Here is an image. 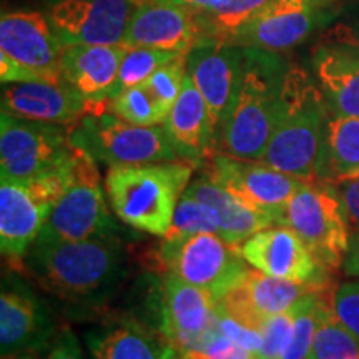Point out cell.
<instances>
[{"label":"cell","instance_id":"ac0fdd59","mask_svg":"<svg viewBox=\"0 0 359 359\" xmlns=\"http://www.w3.org/2000/svg\"><path fill=\"white\" fill-rule=\"evenodd\" d=\"M2 111L35 122L70 127L88 110V103L65 80L2 83Z\"/></svg>","mask_w":359,"mask_h":359},{"label":"cell","instance_id":"d590c367","mask_svg":"<svg viewBox=\"0 0 359 359\" xmlns=\"http://www.w3.org/2000/svg\"><path fill=\"white\" fill-rule=\"evenodd\" d=\"M191 359H257V354L246 349L236 341H233L217 331L198 351L188 353Z\"/></svg>","mask_w":359,"mask_h":359},{"label":"cell","instance_id":"e0dca14e","mask_svg":"<svg viewBox=\"0 0 359 359\" xmlns=\"http://www.w3.org/2000/svg\"><path fill=\"white\" fill-rule=\"evenodd\" d=\"M238 250L251 268L283 280L309 281L330 273L318 263L302 238L283 224L255 233Z\"/></svg>","mask_w":359,"mask_h":359},{"label":"cell","instance_id":"5bb4252c","mask_svg":"<svg viewBox=\"0 0 359 359\" xmlns=\"http://www.w3.org/2000/svg\"><path fill=\"white\" fill-rule=\"evenodd\" d=\"M143 0H55L48 19L65 45L122 43Z\"/></svg>","mask_w":359,"mask_h":359},{"label":"cell","instance_id":"f1b7e54d","mask_svg":"<svg viewBox=\"0 0 359 359\" xmlns=\"http://www.w3.org/2000/svg\"><path fill=\"white\" fill-rule=\"evenodd\" d=\"M308 359H359V339L336 320L331 302L323 309Z\"/></svg>","mask_w":359,"mask_h":359},{"label":"cell","instance_id":"f546056e","mask_svg":"<svg viewBox=\"0 0 359 359\" xmlns=\"http://www.w3.org/2000/svg\"><path fill=\"white\" fill-rule=\"evenodd\" d=\"M110 110L125 122L138 127H155L167 118L168 111L161 107L156 97L145 83L135 85L110 100Z\"/></svg>","mask_w":359,"mask_h":359},{"label":"cell","instance_id":"ab89813d","mask_svg":"<svg viewBox=\"0 0 359 359\" xmlns=\"http://www.w3.org/2000/svg\"><path fill=\"white\" fill-rule=\"evenodd\" d=\"M327 43H336L359 53V20L341 22L326 35Z\"/></svg>","mask_w":359,"mask_h":359},{"label":"cell","instance_id":"52a82bcc","mask_svg":"<svg viewBox=\"0 0 359 359\" xmlns=\"http://www.w3.org/2000/svg\"><path fill=\"white\" fill-rule=\"evenodd\" d=\"M160 266L208 291L217 303L248 273V262L238 246L215 233H198L180 241H163L158 251Z\"/></svg>","mask_w":359,"mask_h":359},{"label":"cell","instance_id":"484cf974","mask_svg":"<svg viewBox=\"0 0 359 359\" xmlns=\"http://www.w3.org/2000/svg\"><path fill=\"white\" fill-rule=\"evenodd\" d=\"M313 72L331 110L359 116V53L325 42L313 53Z\"/></svg>","mask_w":359,"mask_h":359},{"label":"cell","instance_id":"5b68a950","mask_svg":"<svg viewBox=\"0 0 359 359\" xmlns=\"http://www.w3.org/2000/svg\"><path fill=\"white\" fill-rule=\"evenodd\" d=\"M72 145L107 167L168 163L182 160L161 125L138 127L110 109H90L69 127ZM185 161V160H183Z\"/></svg>","mask_w":359,"mask_h":359},{"label":"cell","instance_id":"f35d334b","mask_svg":"<svg viewBox=\"0 0 359 359\" xmlns=\"http://www.w3.org/2000/svg\"><path fill=\"white\" fill-rule=\"evenodd\" d=\"M47 359H85L77 336L67 326L55 334V339L48 349Z\"/></svg>","mask_w":359,"mask_h":359},{"label":"cell","instance_id":"6da1fadb","mask_svg":"<svg viewBox=\"0 0 359 359\" xmlns=\"http://www.w3.org/2000/svg\"><path fill=\"white\" fill-rule=\"evenodd\" d=\"M19 268L43 291L72 304H102L127 276V251L116 235L83 241L37 238Z\"/></svg>","mask_w":359,"mask_h":359},{"label":"cell","instance_id":"ffe728a7","mask_svg":"<svg viewBox=\"0 0 359 359\" xmlns=\"http://www.w3.org/2000/svg\"><path fill=\"white\" fill-rule=\"evenodd\" d=\"M161 127L180 158L188 163L203 165L218 151L210 109L188 72L182 93Z\"/></svg>","mask_w":359,"mask_h":359},{"label":"cell","instance_id":"b9f144b4","mask_svg":"<svg viewBox=\"0 0 359 359\" xmlns=\"http://www.w3.org/2000/svg\"><path fill=\"white\" fill-rule=\"evenodd\" d=\"M2 359H47V358H43V351H40V349H25V351L7 354V356H2Z\"/></svg>","mask_w":359,"mask_h":359},{"label":"cell","instance_id":"8d00e7d4","mask_svg":"<svg viewBox=\"0 0 359 359\" xmlns=\"http://www.w3.org/2000/svg\"><path fill=\"white\" fill-rule=\"evenodd\" d=\"M217 325H218V331L223 333L228 338L236 341L238 344L245 346L250 351H253L257 354L262 348L263 338L262 333L257 330H251V327L241 325L240 321H236L235 318H231L230 314H226L222 308L217 304Z\"/></svg>","mask_w":359,"mask_h":359},{"label":"cell","instance_id":"74e56055","mask_svg":"<svg viewBox=\"0 0 359 359\" xmlns=\"http://www.w3.org/2000/svg\"><path fill=\"white\" fill-rule=\"evenodd\" d=\"M333 187L339 195L349 230L359 238V177L341 180Z\"/></svg>","mask_w":359,"mask_h":359},{"label":"cell","instance_id":"7a4b0ae2","mask_svg":"<svg viewBox=\"0 0 359 359\" xmlns=\"http://www.w3.org/2000/svg\"><path fill=\"white\" fill-rule=\"evenodd\" d=\"M327 114L330 105L316 79L303 67L290 65L262 163L304 182H316Z\"/></svg>","mask_w":359,"mask_h":359},{"label":"cell","instance_id":"7402d4cb","mask_svg":"<svg viewBox=\"0 0 359 359\" xmlns=\"http://www.w3.org/2000/svg\"><path fill=\"white\" fill-rule=\"evenodd\" d=\"M52 208L40 201L24 180L2 178L0 183V250L19 266L47 223Z\"/></svg>","mask_w":359,"mask_h":359},{"label":"cell","instance_id":"44dd1931","mask_svg":"<svg viewBox=\"0 0 359 359\" xmlns=\"http://www.w3.org/2000/svg\"><path fill=\"white\" fill-rule=\"evenodd\" d=\"M128 47L116 45H65L62 75L90 105H103L114 98L118 72Z\"/></svg>","mask_w":359,"mask_h":359},{"label":"cell","instance_id":"60d3db41","mask_svg":"<svg viewBox=\"0 0 359 359\" xmlns=\"http://www.w3.org/2000/svg\"><path fill=\"white\" fill-rule=\"evenodd\" d=\"M161 2L175 4V6L185 7L188 11L195 13H205V12L218 11V8L226 6L230 0H161Z\"/></svg>","mask_w":359,"mask_h":359},{"label":"cell","instance_id":"7bdbcfd3","mask_svg":"<svg viewBox=\"0 0 359 359\" xmlns=\"http://www.w3.org/2000/svg\"><path fill=\"white\" fill-rule=\"evenodd\" d=\"M349 268H353V269H356V271H359V238H358V251H356V257L353 258V263H351V266ZM351 269V271H353Z\"/></svg>","mask_w":359,"mask_h":359},{"label":"cell","instance_id":"3957f363","mask_svg":"<svg viewBox=\"0 0 359 359\" xmlns=\"http://www.w3.org/2000/svg\"><path fill=\"white\" fill-rule=\"evenodd\" d=\"M241 48L240 87L219 137L218 151L235 158L262 161L275 128L290 64L281 53L253 47Z\"/></svg>","mask_w":359,"mask_h":359},{"label":"cell","instance_id":"ee69618b","mask_svg":"<svg viewBox=\"0 0 359 359\" xmlns=\"http://www.w3.org/2000/svg\"><path fill=\"white\" fill-rule=\"evenodd\" d=\"M172 359H191L190 356H187V354H182V353H177Z\"/></svg>","mask_w":359,"mask_h":359},{"label":"cell","instance_id":"4316f807","mask_svg":"<svg viewBox=\"0 0 359 359\" xmlns=\"http://www.w3.org/2000/svg\"><path fill=\"white\" fill-rule=\"evenodd\" d=\"M359 177V116L327 114L316 182L334 183Z\"/></svg>","mask_w":359,"mask_h":359},{"label":"cell","instance_id":"83f0119b","mask_svg":"<svg viewBox=\"0 0 359 359\" xmlns=\"http://www.w3.org/2000/svg\"><path fill=\"white\" fill-rule=\"evenodd\" d=\"M273 0H230L213 12L196 13L200 27V42H224L240 27L258 15ZM198 42V43H200Z\"/></svg>","mask_w":359,"mask_h":359},{"label":"cell","instance_id":"603a6c76","mask_svg":"<svg viewBox=\"0 0 359 359\" xmlns=\"http://www.w3.org/2000/svg\"><path fill=\"white\" fill-rule=\"evenodd\" d=\"M55 327L42 303L24 290H2L0 294V353L50 349Z\"/></svg>","mask_w":359,"mask_h":359},{"label":"cell","instance_id":"8992f818","mask_svg":"<svg viewBox=\"0 0 359 359\" xmlns=\"http://www.w3.org/2000/svg\"><path fill=\"white\" fill-rule=\"evenodd\" d=\"M283 226L303 240L326 271H336L349 251V226L331 183L304 182L286 205Z\"/></svg>","mask_w":359,"mask_h":359},{"label":"cell","instance_id":"d6986e66","mask_svg":"<svg viewBox=\"0 0 359 359\" xmlns=\"http://www.w3.org/2000/svg\"><path fill=\"white\" fill-rule=\"evenodd\" d=\"M200 42L196 13L161 0H143L130 20L123 45L188 53Z\"/></svg>","mask_w":359,"mask_h":359},{"label":"cell","instance_id":"4dcf8cb0","mask_svg":"<svg viewBox=\"0 0 359 359\" xmlns=\"http://www.w3.org/2000/svg\"><path fill=\"white\" fill-rule=\"evenodd\" d=\"M183 53L161 50V48H148V47H132L125 53L122 65H120L118 80H116L114 98L120 92L127 90L135 85H140L150 77L156 69L161 65L168 64L170 60L177 58Z\"/></svg>","mask_w":359,"mask_h":359},{"label":"cell","instance_id":"1f68e13d","mask_svg":"<svg viewBox=\"0 0 359 359\" xmlns=\"http://www.w3.org/2000/svg\"><path fill=\"white\" fill-rule=\"evenodd\" d=\"M198 233H215L218 235V223L215 215L203 203L183 193L175 210L170 230L165 233L163 241H180L183 238Z\"/></svg>","mask_w":359,"mask_h":359},{"label":"cell","instance_id":"e575fe53","mask_svg":"<svg viewBox=\"0 0 359 359\" xmlns=\"http://www.w3.org/2000/svg\"><path fill=\"white\" fill-rule=\"evenodd\" d=\"M331 308L341 325L359 339V281L344 283L334 288L331 296Z\"/></svg>","mask_w":359,"mask_h":359},{"label":"cell","instance_id":"cb8c5ba5","mask_svg":"<svg viewBox=\"0 0 359 359\" xmlns=\"http://www.w3.org/2000/svg\"><path fill=\"white\" fill-rule=\"evenodd\" d=\"M183 193L198 200L215 215L218 223V236L233 246L245 243L248 238L264 228L276 226L268 213L245 203L226 188L205 177L203 173L188 183Z\"/></svg>","mask_w":359,"mask_h":359},{"label":"cell","instance_id":"8fae6325","mask_svg":"<svg viewBox=\"0 0 359 359\" xmlns=\"http://www.w3.org/2000/svg\"><path fill=\"white\" fill-rule=\"evenodd\" d=\"M330 290L334 288L327 275L309 281H291L250 268L243 280L217 304L241 325L262 333L268 318L290 311L304 296Z\"/></svg>","mask_w":359,"mask_h":359},{"label":"cell","instance_id":"ba28073f","mask_svg":"<svg viewBox=\"0 0 359 359\" xmlns=\"http://www.w3.org/2000/svg\"><path fill=\"white\" fill-rule=\"evenodd\" d=\"M341 11V0H273L223 43L283 53L303 43Z\"/></svg>","mask_w":359,"mask_h":359},{"label":"cell","instance_id":"9c48e42d","mask_svg":"<svg viewBox=\"0 0 359 359\" xmlns=\"http://www.w3.org/2000/svg\"><path fill=\"white\" fill-rule=\"evenodd\" d=\"M69 127L0 115L2 178L27 180L58 167L74 151Z\"/></svg>","mask_w":359,"mask_h":359},{"label":"cell","instance_id":"277c9868","mask_svg":"<svg viewBox=\"0 0 359 359\" xmlns=\"http://www.w3.org/2000/svg\"><path fill=\"white\" fill-rule=\"evenodd\" d=\"M195 165L188 161L111 167L105 191L114 213L138 231L165 236Z\"/></svg>","mask_w":359,"mask_h":359},{"label":"cell","instance_id":"d4e9b609","mask_svg":"<svg viewBox=\"0 0 359 359\" xmlns=\"http://www.w3.org/2000/svg\"><path fill=\"white\" fill-rule=\"evenodd\" d=\"M93 359H172L177 351L160 327L135 320H114L87 334Z\"/></svg>","mask_w":359,"mask_h":359},{"label":"cell","instance_id":"4fadbf2b","mask_svg":"<svg viewBox=\"0 0 359 359\" xmlns=\"http://www.w3.org/2000/svg\"><path fill=\"white\" fill-rule=\"evenodd\" d=\"M62 52L48 15L39 11H12L0 17V53L24 67L37 80L62 82Z\"/></svg>","mask_w":359,"mask_h":359},{"label":"cell","instance_id":"30bf717a","mask_svg":"<svg viewBox=\"0 0 359 359\" xmlns=\"http://www.w3.org/2000/svg\"><path fill=\"white\" fill-rule=\"evenodd\" d=\"M201 167L205 177L253 208L268 213L276 226L283 222L288 201L304 183V180L266 167L262 161L235 158L222 151L210 156Z\"/></svg>","mask_w":359,"mask_h":359},{"label":"cell","instance_id":"d6a6232c","mask_svg":"<svg viewBox=\"0 0 359 359\" xmlns=\"http://www.w3.org/2000/svg\"><path fill=\"white\" fill-rule=\"evenodd\" d=\"M187 77V53L180 55L168 64L161 65L154 74L148 77L145 82L147 88L156 97L165 110L170 111L173 103L177 102L183 90Z\"/></svg>","mask_w":359,"mask_h":359},{"label":"cell","instance_id":"2e32d148","mask_svg":"<svg viewBox=\"0 0 359 359\" xmlns=\"http://www.w3.org/2000/svg\"><path fill=\"white\" fill-rule=\"evenodd\" d=\"M100 187V175L93 173L67 190L48 215L47 223L37 238L53 241H83L90 238L116 235Z\"/></svg>","mask_w":359,"mask_h":359},{"label":"cell","instance_id":"7c38bea8","mask_svg":"<svg viewBox=\"0 0 359 359\" xmlns=\"http://www.w3.org/2000/svg\"><path fill=\"white\" fill-rule=\"evenodd\" d=\"M160 331L177 353L198 351L218 331L217 299L167 273L160 298Z\"/></svg>","mask_w":359,"mask_h":359},{"label":"cell","instance_id":"9a60e30c","mask_svg":"<svg viewBox=\"0 0 359 359\" xmlns=\"http://www.w3.org/2000/svg\"><path fill=\"white\" fill-rule=\"evenodd\" d=\"M241 62L243 48L222 42H200L187 53V72L208 105L217 147L240 87Z\"/></svg>","mask_w":359,"mask_h":359},{"label":"cell","instance_id":"836d02e7","mask_svg":"<svg viewBox=\"0 0 359 359\" xmlns=\"http://www.w3.org/2000/svg\"><path fill=\"white\" fill-rule=\"evenodd\" d=\"M293 325V308L290 311L268 318L262 327V348L257 359H281L286 339Z\"/></svg>","mask_w":359,"mask_h":359}]
</instances>
